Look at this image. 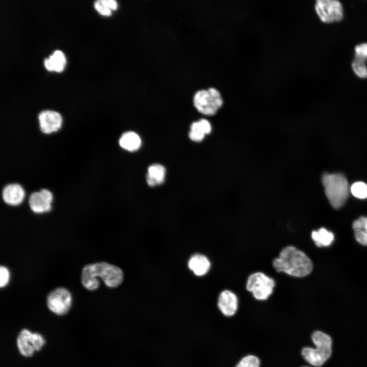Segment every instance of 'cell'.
I'll return each mask as SVG.
<instances>
[{"label": "cell", "instance_id": "1", "mask_svg": "<svg viewBox=\"0 0 367 367\" xmlns=\"http://www.w3.org/2000/svg\"><path fill=\"white\" fill-rule=\"evenodd\" d=\"M98 277L108 287L115 288L123 282L124 275L120 268L105 261L87 264L83 268L81 281L86 289H97L99 286Z\"/></svg>", "mask_w": 367, "mask_h": 367}, {"label": "cell", "instance_id": "2", "mask_svg": "<svg viewBox=\"0 0 367 367\" xmlns=\"http://www.w3.org/2000/svg\"><path fill=\"white\" fill-rule=\"evenodd\" d=\"M272 265L277 272L296 277L306 276L313 269L312 261L308 256L293 246L283 248L278 256L273 259Z\"/></svg>", "mask_w": 367, "mask_h": 367}, {"label": "cell", "instance_id": "3", "mask_svg": "<svg viewBox=\"0 0 367 367\" xmlns=\"http://www.w3.org/2000/svg\"><path fill=\"white\" fill-rule=\"evenodd\" d=\"M322 182L331 206L336 209L341 208L345 204L350 190L346 177L341 173H325L322 175Z\"/></svg>", "mask_w": 367, "mask_h": 367}, {"label": "cell", "instance_id": "4", "mask_svg": "<svg viewBox=\"0 0 367 367\" xmlns=\"http://www.w3.org/2000/svg\"><path fill=\"white\" fill-rule=\"evenodd\" d=\"M311 338L316 348L306 347L301 351L303 358L314 366H321L332 354V340L330 336L321 331H315Z\"/></svg>", "mask_w": 367, "mask_h": 367}, {"label": "cell", "instance_id": "5", "mask_svg": "<svg viewBox=\"0 0 367 367\" xmlns=\"http://www.w3.org/2000/svg\"><path fill=\"white\" fill-rule=\"evenodd\" d=\"M193 104L201 114L213 116L222 108L224 99L220 91L213 87L198 90L193 96Z\"/></svg>", "mask_w": 367, "mask_h": 367}, {"label": "cell", "instance_id": "6", "mask_svg": "<svg viewBox=\"0 0 367 367\" xmlns=\"http://www.w3.org/2000/svg\"><path fill=\"white\" fill-rule=\"evenodd\" d=\"M275 286V280L261 272L250 274L246 288L258 300H266L272 295Z\"/></svg>", "mask_w": 367, "mask_h": 367}, {"label": "cell", "instance_id": "7", "mask_svg": "<svg viewBox=\"0 0 367 367\" xmlns=\"http://www.w3.org/2000/svg\"><path fill=\"white\" fill-rule=\"evenodd\" d=\"M45 343V339L41 334L32 332L25 328L20 331L16 339L19 353L25 357H31L35 351H40Z\"/></svg>", "mask_w": 367, "mask_h": 367}, {"label": "cell", "instance_id": "8", "mask_svg": "<svg viewBox=\"0 0 367 367\" xmlns=\"http://www.w3.org/2000/svg\"><path fill=\"white\" fill-rule=\"evenodd\" d=\"M46 303L51 312L59 316H63L69 311L71 306L72 296L67 289L58 287L48 294Z\"/></svg>", "mask_w": 367, "mask_h": 367}, {"label": "cell", "instance_id": "9", "mask_svg": "<svg viewBox=\"0 0 367 367\" xmlns=\"http://www.w3.org/2000/svg\"><path fill=\"white\" fill-rule=\"evenodd\" d=\"M316 11L321 20L325 23L339 21L343 18V7L336 0H317Z\"/></svg>", "mask_w": 367, "mask_h": 367}, {"label": "cell", "instance_id": "10", "mask_svg": "<svg viewBox=\"0 0 367 367\" xmlns=\"http://www.w3.org/2000/svg\"><path fill=\"white\" fill-rule=\"evenodd\" d=\"M37 120L40 132L46 135L58 132L62 128L64 121L59 112L51 110H42L39 112Z\"/></svg>", "mask_w": 367, "mask_h": 367}, {"label": "cell", "instance_id": "11", "mask_svg": "<svg viewBox=\"0 0 367 367\" xmlns=\"http://www.w3.org/2000/svg\"><path fill=\"white\" fill-rule=\"evenodd\" d=\"M54 196L48 189L42 188L31 193L28 197L30 209L35 214L48 213L52 209Z\"/></svg>", "mask_w": 367, "mask_h": 367}, {"label": "cell", "instance_id": "12", "mask_svg": "<svg viewBox=\"0 0 367 367\" xmlns=\"http://www.w3.org/2000/svg\"><path fill=\"white\" fill-rule=\"evenodd\" d=\"M1 196L5 204L10 206H18L22 204L26 197L23 187L19 183L6 185L1 191Z\"/></svg>", "mask_w": 367, "mask_h": 367}, {"label": "cell", "instance_id": "13", "mask_svg": "<svg viewBox=\"0 0 367 367\" xmlns=\"http://www.w3.org/2000/svg\"><path fill=\"white\" fill-rule=\"evenodd\" d=\"M238 298L232 291L225 290L222 291L218 297L217 306L221 312L225 317H232L238 308Z\"/></svg>", "mask_w": 367, "mask_h": 367}, {"label": "cell", "instance_id": "14", "mask_svg": "<svg viewBox=\"0 0 367 367\" xmlns=\"http://www.w3.org/2000/svg\"><path fill=\"white\" fill-rule=\"evenodd\" d=\"M188 266L189 269L198 276H202L208 273L211 264L208 258L204 255L196 253L189 258Z\"/></svg>", "mask_w": 367, "mask_h": 367}, {"label": "cell", "instance_id": "15", "mask_svg": "<svg viewBox=\"0 0 367 367\" xmlns=\"http://www.w3.org/2000/svg\"><path fill=\"white\" fill-rule=\"evenodd\" d=\"M212 131V125L209 121L206 119L194 122L190 126L189 133L190 139L196 142L202 141L205 135H208Z\"/></svg>", "mask_w": 367, "mask_h": 367}, {"label": "cell", "instance_id": "16", "mask_svg": "<svg viewBox=\"0 0 367 367\" xmlns=\"http://www.w3.org/2000/svg\"><path fill=\"white\" fill-rule=\"evenodd\" d=\"M166 169L159 164H153L148 168L146 181L150 187H154L163 184L165 180Z\"/></svg>", "mask_w": 367, "mask_h": 367}, {"label": "cell", "instance_id": "17", "mask_svg": "<svg viewBox=\"0 0 367 367\" xmlns=\"http://www.w3.org/2000/svg\"><path fill=\"white\" fill-rule=\"evenodd\" d=\"M119 144L124 150L135 151L140 147L141 140L139 136L136 133L127 132L123 133L120 137Z\"/></svg>", "mask_w": 367, "mask_h": 367}, {"label": "cell", "instance_id": "18", "mask_svg": "<svg viewBox=\"0 0 367 367\" xmlns=\"http://www.w3.org/2000/svg\"><path fill=\"white\" fill-rule=\"evenodd\" d=\"M356 241L364 246H367V217L361 216L352 224Z\"/></svg>", "mask_w": 367, "mask_h": 367}, {"label": "cell", "instance_id": "19", "mask_svg": "<svg viewBox=\"0 0 367 367\" xmlns=\"http://www.w3.org/2000/svg\"><path fill=\"white\" fill-rule=\"evenodd\" d=\"M311 238L318 247H326L329 246L333 241L334 234L326 229L321 228L318 230L312 231Z\"/></svg>", "mask_w": 367, "mask_h": 367}, {"label": "cell", "instance_id": "20", "mask_svg": "<svg viewBox=\"0 0 367 367\" xmlns=\"http://www.w3.org/2000/svg\"><path fill=\"white\" fill-rule=\"evenodd\" d=\"M366 58L364 55L355 53L352 63L353 71L360 78L367 77V67L365 63Z\"/></svg>", "mask_w": 367, "mask_h": 367}, {"label": "cell", "instance_id": "21", "mask_svg": "<svg viewBox=\"0 0 367 367\" xmlns=\"http://www.w3.org/2000/svg\"><path fill=\"white\" fill-rule=\"evenodd\" d=\"M52 63L54 70L57 72L61 71L64 68L66 62L65 57L60 50H56L53 54L49 57Z\"/></svg>", "mask_w": 367, "mask_h": 367}, {"label": "cell", "instance_id": "22", "mask_svg": "<svg viewBox=\"0 0 367 367\" xmlns=\"http://www.w3.org/2000/svg\"><path fill=\"white\" fill-rule=\"evenodd\" d=\"M350 191L354 196L358 198H367V185L363 182L358 181L353 184Z\"/></svg>", "mask_w": 367, "mask_h": 367}, {"label": "cell", "instance_id": "23", "mask_svg": "<svg viewBox=\"0 0 367 367\" xmlns=\"http://www.w3.org/2000/svg\"><path fill=\"white\" fill-rule=\"evenodd\" d=\"M260 363V360L256 356L250 354L243 357L235 367H259Z\"/></svg>", "mask_w": 367, "mask_h": 367}, {"label": "cell", "instance_id": "24", "mask_svg": "<svg viewBox=\"0 0 367 367\" xmlns=\"http://www.w3.org/2000/svg\"><path fill=\"white\" fill-rule=\"evenodd\" d=\"M96 10L101 15L109 16L111 15L112 10L108 5L106 0H98L94 3Z\"/></svg>", "mask_w": 367, "mask_h": 367}, {"label": "cell", "instance_id": "25", "mask_svg": "<svg viewBox=\"0 0 367 367\" xmlns=\"http://www.w3.org/2000/svg\"><path fill=\"white\" fill-rule=\"evenodd\" d=\"M9 280V272L8 269L2 265L0 267V287H4L8 284Z\"/></svg>", "mask_w": 367, "mask_h": 367}, {"label": "cell", "instance_id": "26", "mask_svg": "<svg viewBox=\"0 0 367 367\" xmlns=\"http://www.w3.org/2000/svg\"><path fill=\"white\" fill-rule=\"evenodd\" d=\"M355 53L362 54L367 58V43L356 45L355 47Z\"/></svg>", "mask_w": 367, "mask_h": 367}, {"label": "cell", "instance_id": "27", "mask_svg": "<svg viewBox=\"0 0 367 367\" xmlns=\"http://www.w3.org/2000/svg\"><path fill=\"white\" fill-rule=\"evenodd\" d=\"M44 65H45V67H46V68L47 70H49V71L54 70V68H53V66L52 63H51V62H50V60L49 59V58H47V59H45V60H44Z\"/></svg>", "mask_w": 367, "mask_h": 367}, {"label": "cell", "instance_id": "28", "mask_svg": "<svg viewBox=\"0 0 367 367\" xmlns=\"http://www.w3.org/2000/svg\"><path fill=\"white\" fill-rule=\"evenodd\" d=\"M301 367H310V366H301Z\"/></svg>", "mask_w": 367, "mask_h": 367}]
</instances>
